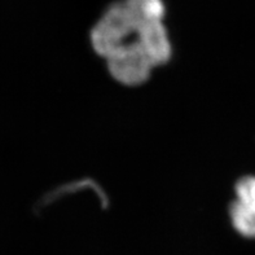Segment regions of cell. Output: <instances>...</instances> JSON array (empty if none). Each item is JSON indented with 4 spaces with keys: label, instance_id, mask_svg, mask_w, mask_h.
Segmentation results:
<instances>
[{
    "label": "cell",
    "instance_id": "1",
    "mask_svg": "<svg viewBox=\"0 0 255 255\" xmlns=\"http://www.w3.org/2000/svg\"><path fill=\"white\" fill-rule=\"evenodd\" d=\"M163 18V0H117L104 9L92 26L91 48L104 61L123 45L137 42L149 22Z\"/></svg>",
    "mask_w": 255,
    "mask_h": 255
},
{
    "label": "cell",
    "instance_id": "3",
    "mask_svg": "<svg viewBox=\"0 0 255 255\" xmlns=\"http://www.w3.org/2000/svg\"><path fill=\"white\" fill-rule=\"evenodd\" d=\"M235 197L228 207L231 224L241 237L255 239V176L246 175L233 188Z\"/></svg>",
    "mask_w": 255,
    "mask_h": 255
},
{
    "label": "cell",
    "instance_id": "2",
    "mask_svg": "<svg viewBox=\"0 0 255 255\" xmlns=\"http://www.w3.org/2000/svg\"><path fill=\"white\" fill-rule=\"evenodd\" d=\"M107 70L114 82L128 88L140 87L157 70L139 42L129 43L104 60Z\"/></svg>",
    "mask_w": 255,
    "mask_h": 255
}]
</instances>
